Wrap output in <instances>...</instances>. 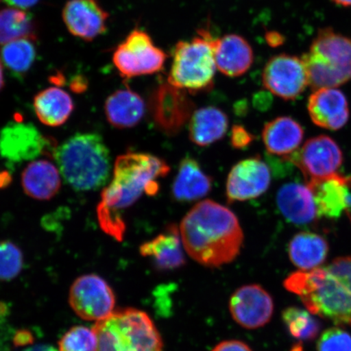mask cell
I'll use <instances>...</instances> for the list:
<instances>
[{"label":"cell","instance_id":"obj_7","mask_svg":"<svg viewBox=\"0 0 351 351\" xmlns=\"http://www.w3.org/2000/svg\"><path fill=\"white\" fill-rule=\"evenodd\" d=\"M216 38L201 29L190 41L179 42L173 51L168 82L190 93L208 90L217 72Z\"/></svg>","mask_w":351,"mask_h":351},{"label":"cell","instance_id":"obj_19","mask_svg":"<svg viewBox=\"0 0 351 351\" xmlns=\"http://www.w3.org/2000/svg\"><path fill=\"white\" fill-rule=\"evenodd\" d=\"M276 204L285 218L295 225H308L318 218L313 191L307 184H285L276 195Z\"/></svg>","mask_w":351,"mask_h":351},{"label":"cell","instance_id":"obj_38","mask_svg":"<svg viewBox=\"0 0 351 351\" xmlns=\"http://www.w3.org/2000/svg\"><path fill=\"white\" fill-rule=\"evenodd\" d=\"M39 0H5L8 5L25 10L36 5Z\"/></svg>","mask_w":351,"mask_h":351},{"label":"cell","instance_id":"obj_5","mask_svg":"<svg viewBox=\"0 0 351 351\" xmlns=\"http://www.w3.org/2000/svg\"><path fill=\"white\" fill-rule=\"evenodd\" d=\"M97 337L95 351H163V340L155 324L144 311H114L92 327Z\"/></svg>","mask_w":351,"mask_h":351},{"label":"cell","instance_id":"obj_6","mask_svg":"<svg viewBox=\"0 0 351 351\" xmlns=\"http://www.w3.org/2000/svg\"><path fill=\"white\" fill-rule=\"evenodd\" d=\"M302 59L314 90L337 88L351 80V39L331 28L319 30Z\"/></svg>","mask_w":351,"mask_h":351},{"label":"cell","instance_id":"obj_15","mask_svg":"<svg viewBox=\"0 0 351 351\" xmlns=\"http://www.w3.org/2000/svg\"><path fill=\"white\" fill-rule=\"evenodd\" d=\"M271 173L269 167L258 157L240 161L228 177L226 195L229 203L252 199L269 189Z\"/></svg>","mask_w":351,"mask_h":351},{"label":"cell","instance_id":"obj_4","mask_svg":"<svg viewBox=\"0 0 351 351\" xmlns=\"http://www.w3.org/2000/svg\"><path fill=\"white\" fill-rule=\"evenodd\" d=\"M284 287L300 298L307 311L340 327H351V291L326 267L298 271Z\"/></svg>","mask_w":351,"mask_h":351},{"label":"cell","instance_id":"obj_28","mask_svg":"<svg viewBox=\"0 0 351 351\" xmlns=\"http://www.w3.org/2000/svg\"><path fill=\"white\" fill-rule=\"evenodd\" d=\"M229 120L226 114L215 107H206L193 113L189 125L191 141L199 146H208L226 135Z\"/></svg>","mask_w":351,"mask_h":351},{"label":"cell","instance_id":"obj_2","mask_svg":"<svg viewBox=\"0 0 351 351\" xmlns=\"http://www.w3.org/2000/svg\"><path fill=\"white\" fill-rule=\"evenodd\" d=\"M180 234L189 256L209 267L234 261L244 240L236 215L212 200L200 202L186 214L180 226Z\"/></svg>","mask_w":351,"mask_h":351},{"label":"cell","instance_id":"obj_36","mask_svg":"<svg viewBox=\"0 0 351 351\" xmlns=\"http://www.w3.org/2000/svg\"><path fill=\"white\" fill-rule=\"evenodd\" d=\"M254 140V136L241 125L232 127L231 134V143L237 149L247 147Z\"/></svg>","mask_w":351,"mask_h":351},{"label":"cell","instance_id":"obj_26","mask_svg":"<svg viewBox=\"0 0 351 351\" xmlns=\"http://www.w3.org/2000/svg\"><path fill=\"white\" fill-rule=\"evenodd\" d=\"M34 109L43 124L57 127L68 121L74 104L68 92L60 87H48L35 95Z\"/></svg>","mask_w":351,"mask_h":351},{"label":"cell","instance_id":"obj_20","mask_svg":"<svg viewBox=\"0 0 351 351\" xmlns=\"http://www.w3.org/2000/svg\"><path fill=\"white\" fill-rule=\"evenodd\" d=\"M215 60L219 72L230 77H239L252 67L253 50L243 37L228 34L217 39Z\"/></svg>","mask_w":351,"mask_h":351},{"label":"cell","instance_id":"obj_44","mask_svg":"<svg viewBox=\"0 0 351 351\" xmlns=\"http://www.w3.org/2000/svg\"><path fill=\"white\" fill-rule=\"evenodd\" d=\"M4 86L3 67L1 59H0V91Z\"/></svg>","mask_w":351,"mask_h":351},{"label":"cell","instance_id":"obj_17","mask_svg":"<svg viewBox=\"0 0 351 351\" xmlns=\"http://www.w3.org/2000/svg\"><path fill=\"white\" fill-rule=\"evenodd\" d=\"M311 121L320 128L339 130L350 118L348 99L337 88L315 90L307 102Z\"/></svg>","mask_w":351,"mask_h":351},{"label":"cell","instance_id":"obj_21","mask_svg":"<svg viewBox=\"0 0 351 351\" xmlns=\"http://www.w3.org/2000/svg\"><path fill=\"white\" fill-rule=\"evenodd\" d=\"M62 176L58 167L47 160H35L21 174V186L26 195L37 200H49L58 194Z\"/></svg>","mask_w":351,"mask_h":351},{"label":"cell","instance_id":"obj_10","mask_svg":"<svg viewBox=\"0 0 351 351\" xmlns=\"http://www.w3.org/2000/svg\"><path fill=\"white\" fill-rule=\"evenodd\" d=\"M287 159L300 169L306 183H310L337 174L343 163V154L335 140L319 135L307 140Z\"/></svg>","mask_w":351,"mask_h":351},{"label":"cell","instance_id":"obj_34","mask_svg":"<svg viewBox=\"0 0 351 351\" xmlns=\"http://www.w3.org/2000/svg\"><path fill=\"white\" fill-rule=\"evenodd\" d=\"M317 351H351V335L341 327L326 329L319 336Z\"/></svg>","mask_w":351,"mask_h":351},{"label":"cell","instance_id":"obj_37","mask_svg":"<svg viewBox=\"0 0 351 351\" xmlns=\"http://www.w3.org/2000/svg\"><path fill=\"white\" fill-rule=\"evenodd\" d=\"M212 351H253L245 342L239 340L221 341Z\"/></svg>","mask_w":351,"mask_h":351},{"label":"cell","instance_id":"obj_13","mask_svg":"<svg viewBox=\"0 0 351 351\" xmlns=\"http://www.w3.org/2000/svg\"><path fill=\"white\" fill-rule=\"evenodd\" d=\"M151 110L156 125L167 134L173 135L191 120L195 104L186 91L167 82L153 94Z\"/></svg>","mask_w":351,"mask_h":351},{"label":"cell","instance_id":"obj_8","mask_svg":"<svg viewBox=\"0 0 351 351\" xmlns=\"http://www.w3.org/2000/svg\"><path fill=\"white\" fill-rule=\"evenodd\" d=\"M167 60L163 50L154 44L150 35L136 29L114 51V65L125 78L151 75L161 71Z\"/></svg>","mask_w":351,"mask_h":351},{"label":"cell","instance_id":"obj_11","mask_svg":"<svg viewBox=\"0 0 351 351\" xmlns=\"http://www.w3.org/2000/svg\"><path fill=\"white\" fill-rule=\"evenodd\" d=\"M50 145L30 123L12 122L0 131V156L12 165L36 160L51 150Z\"/></svg>","mask_w":351,"mask_h":351},{"label":"cell","instance_id":"obj_23","mask_svg":"<svg viewBox=\"0 0 351 351\" xmlns=\"http://www.w3.org/2000/svg\"><path fill=\"white\" fill-rule=\"evenodd\" d=\"M328 252L327 240L315 232H298L289 243V260L300 271L319 269L327 260Z\"/></svg>","mask_w":351,"mask_h":351},{"label":"cell","instance_id":"obj_25","mask_svg":"<svg viewBox=\"0 0 351 351\" xmlns=\"http://www.w3.org/2000/svg\"><path fill=\"white\" fill-rule=\"evenodd\" d=\"M144 257H150L157 269L172 270L185 265L179 231L174 226L169 227L165 234L143 243L139 249Z\"/></svg>","mask_w":351,"mask_h":351},{"label":"cell","instance_id":"obj_32","mask_svg":"<svg viewBox=\"0 0 351 351\" xmlns=\"http://www.w3.org/2000/svg\"><path fill=\"white\" fill-rule=\"evenodd\" d=\"M23 265L21 249L10 241H0V280L7 282L16 278Z\"/></svg>","mask_w":351,"mask_h":351},{"label":"cell","instance_id":"obj_43","mask_svg":"<svg viewBox=\"0 0 351 351\" xmlns=\"http://www.w3.org/2000/svg\"><path fill=\"white\" fill-rule=\"evenodd\" d=\"M337 5L342 7H351V0H332Z\"/></svg>","mask_w":351,"mask_h":351},{"label":"cell","instance_id":"obj_22","mask_svg":"<svg viewBox=\"0 0 351 351\" xmlns=\"http://www.w3.org/2000/svg\"><path fill=\"white\" fill-rule=\"evenodd\" d=\"M262 135L267 152L271 155L287 158L300 147L304 131L293 118L282 117L267 123Z\"/></svg>","mask_w":351,"mask_h":351},{"label":"cell","instance_id":"obj_27","mask_svg":"<svg viewBox=\"0 0 351 351\" xmlns=\"http://www.w3.org/2000/svg\"><path fill=\"white\" fill-rule=\"evenodd\" d=\"M212 179L192 158H185L180 164L173 185V195L179 202L195 201L212 190Z\"/></svg>","mask_w":351,"mask_h":351},{"label":"cell","instance_id":"obj_42","mask_svg":"<svg viewBox=\"0 0 351 351\" xmlns=\"http://www.w3.org/2000/svg\"><path fill=\"white\" fill-rule=\"evenodd\" d=\"M10 182L11 178L8 173H0V188L7 186Z\"/></svg>","mask_w":351,"mask_h":351},{"label":"cell","instance_id":"obj_14","mask_svg":"<svg viewBox=\"0 0 351 351\" xmlns=\"http://www.w3.org/2000/svg\"><path fill=\"white\" fill-rule=\"evenodd\" d=\"M229 309L232 318L240 326L256 329L269 324L274 313V302L261 285H243L232 293Z\"/></svg>","mask_w":351,"mask_h":351},{"label":"cell","instance_id":"obj_18","mask_svg":"<svg viewBox=\"0 0 351 351\" xmlns=\"http://www.w3.org/2000/svg\"><path fill=\"white\" fill-rule=\"evenodd\" d=\"M350 179L339 174L306 183L313 191L318 217L337 219L351 207Z\"/></svg>","mask_w":351,"mask_h":351},{"label":"cell","instance_id":"obj_35","mask_svg":"<svg viewBox=\"0 0 351 351\" xmlns=\"http://www.w3.org/2000/svg\"><path fill=\"white\" fill-rule=\"evenodd\" d=\"M327 269L332 271L351 291V256L335 258Z\"/></svg>","mask_w":351,"mask_h":351},{"label":"cell","instance_id":"obj_29","mask_svg":"<svg viewBox=\"0 0 351 351\" xmlns=\"http://www.w3.org/2000/svg\"><path fill=\"white\" fill-rule=\"evenodd\" d=\"M36 25L32 15L19 8L0 10V47L22 38L36 39Z\"/></svg>","mask_w":351,"mask_h":351},{"label":"cell","instance_id":"obj_30","mask_svg":"<svg viewBox=\"0 0 351 351\" xmlns=\"http://www.w3.org/2000/svg\"><path fill=\"white\" fill-rule=\"evenodd\" d=\"M34 39L22 38L2 47L0 59L3 65L17 76L27 73L36 59L37 51Z\"/></svg>","mask_w":351,"mask_h":351},{"label":"cell","instance_id":"obj_12","mask_svg":"<svg viewBox=\"0 0 351 351\" xmlns=\"http://www.w3.org/2000/svg\"><path fill=\"white\" fill-rule=\"evenodd\" d=\"M263 83L267 90L278 97L295 99L309 86L304 60L285 54L273 57L263 69Z\"/></svg>","mask_w":351,"mask_h":351},{"label":"cell","instance_id":"obj_39","mask_svg":"<svg viewBox=\"0 0 351 351\" xmlns=\"http://www.w3.org/2000/svg\"><path fill=\"white\" fill-rule=\"evenodd\" d=\"M33 336L32 333L26 331H21L15 336L14 343L16 346H25L32 344Z\"/></svg>","mask_w":351,"mask_h":351},{"label":"cell","instance_id":"obj_9","mask_svg":"<svg viewBox=\"0 0 351 351\" xmlns=\"http://www.w3.org/2000/svg\"><path fill=\"white\" fill-rule=\"evenodd\" d=\"M69 302L77 317L97 322L113 313L116 297L106 280L96 274H86L74 280Z\"/></svg>","mask_w":351,"mask_h":351},{"label":"cell","instance_id":"obj_3","mask_svg":"<svg viewBox=\"0 0 351 351\" xmlns=\"http://www.w3.org/2000/svg\"><path fill=\"white\" fill-rule=\"evenodd\" d=\"M54 159L66 183L77 191H95L111 173V156L100 135L77 134L56 147Z\"/></svg>","mask_w":351,"mask_h":351},{"label":"cell","instance_id":"obj_16","mask_svg":"<svg viewBox=\"0 0 351 351\" xmlns=\"http://www.w3.org/2000/svg\"><path fill=\"white\" fill-rule=\"evenodd\" d=\"M62 16L66 27L73 36L91 41L106 32L109 14L97 0H69Z\"/></svg>","mask_w":351,"mask_h":351},{"label":"cell","instance_id":"obj_33","mask_svg":"<svg viewBox=\"0 0 351 351\" xmlns=\"http://www.w3.org/2000/svg\"><path fill=\"white\" fill-rule=\"evenodd\" d=\"M97 337L93 329L74 326L59 341V351H95Z\"/></svg>","mask_w":351,"mask_h":351},{"label":"cell","instance_id":"obj_40","mask_svg":"<svg viewBox=\"0 0 351 351\" xmlns=\"http://www.w3.org/2000/svg\"><path fill=\"white\" fill-rule=\"evenodd\" d=\"M87 83L85 78L82 77H77L73 79L71 83V89L75 92H82L86 90Z\"/></svg>","mask_w":351,"mask_h":351},{"label":"cell","instance_id":"obj_1","mask_svg":"<svg viewBox=\"0 0 351 351\" xmlns=\"http://www.w3.org/2000/svg\"><path fill=\"white\" fill-rule=\"evenodd\" d=\"M169 166L160 158L146 153L130 152L117 158L112 179L105 187L98 205V219L107 234L122 241L125 223L123 210L136 203L143 194L155 195L157 180L165 177Z\"/></svg>","mask_w":351,"mask_h":351},{"label":"cell","instance_id":"obj_24","mask_svg":"<svg viewBox=\"0 0 351 351\" xmlns=\"http://www.w3.org/2000/svg\"><path fill=\"white\" fill-rule=\"evenodd\" d=\"M104 111L110 124L118 129H130L142 121L145 104L136 92L130 89L118 90L108 96Z\"/></svg>","mask_w":351,"mask_h":351},{"label":"cell","instance_id":"obj_41","mask_svg":"<svg viewBox=\"0 0 351 351\" xmlns=\"http://www.w3.org/2000/svg\"><path fill=\"white\" fill-rule=\"evenodd\" d=\"M23 351H59L56 350L53 346L46 345V344H40V345H35L32 346H29L27 349L24 350Z\"/></svg>","mask_w":351,"mask_h":351},{"label":"cell","instance_id":"obj_31","mask_svg":"<svg viewBox=\"0 0 351 351\" xmlns=\"http://www.w3.org/2000/svg\"><path fill=\"white\" fill-rule=\"evenodd\" d=\"M288 331L296 339L311 341L319 335L322 324L308 311L296 306L288 307L282 313Z\"/></svg>","mask_w":351,"mask_h":351}]
</instances>
